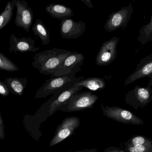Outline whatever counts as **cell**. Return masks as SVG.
Returning a JSON list of instances; mask_svg holds the SVG:
<instances>
[{"instance_id": "6da1fadb", "label": "cell", "mask_w": 152, "mask_h": 152, "mask_svg": "<svg viewBox=\"0 0 152 152\" xmlns=\"http://www.w3.org/2000/svg\"><path fill=\"white\" fill-rule=\"evenodd\" d=\"M69 50L54 48L45 50L34 54L32 65L45 76H50L54 73L72 53Z\"/></svg>"}, {"instance_id": "7a4b0ae2", "label": "cell", "mask_w": 152, "mask_h": 152, "mask_svg": "<svg viewBox=\"0 0 152 152\" xmlns=\"http://www.w3.org/2000/svg\"><path fill=\"white\" fill-rule=\"evenodd\" d=\"M84 78V76L76 77V75L50 78L46 79L43 85L37 90L35 98H46L49 95L63 92L73 87L74 84L78 83Z\"/></svg>"}, {"instance_id": "3957f363", "label": "cell", "mask_w": 152, "mask_h": 152, "mask_svg": "<svg viewBox=\"0 0 152 152\" xmlns=\"http://www.w3.org/2000/svg\"><path fill=\"white\" fill-rule=\"evenodd\" d=\"M98 99V96L91 91L79 92L75 94L68 101L60 107L58 110L70 112L91 109Z\"/></svg>"}, {"instance_id": "277c9868", "label": "cell", "mask_w": 152, "mask_h": 152, "mask_svg": "<svg viewBox=\"0 0 152 152\" xmlns=\"http://www.w3.org/2000/svg\"><path fill=\"white\" fill-rule=\"evenodd\" d=\"M103 114L104 116L115 121L125 124L139 126L143 125L142 119L129 111L117 106H106L101 104Z\"/></svg>"}, {"instance_id": "5b68a950", "label": "cell", "mask_w": 152, "mask_h": 152, "mask_svg": "<svg viewBox=\"0 0 152 152\" xmlns=\"http://www.w3.org/2000/svg\"><path fill=\"white\" fill-rule=\"evenodd\" d=\"M125 101L135 110L144 109L152 101V89L149 85H137L125 95Z\"/></svg>"}, {"instance_id": "8992f818", "label": "cell", "mask_w": 152, "mask_h": 152, "mask_svg": "<svg viewBox=\"0 0 152 152\" xmlns=\"http://www.w3.org/2000/svg\"><path fill=\"white\" fill-rule=\"evenodd\" d=\"M134 9L132 4L122 7L119 10L114 12L109 15L104 29L108 32H112L120 28H126L131 19Z\"/></svg>"}, {"instance_id": "52a82bcc", "label": "cell", "mask_w": 152, "mask_h": 152, "mask_svg": "<svg viewBox=\"0 0 152 152\" xmlns=\"http://www.w3.org/2000/svg\"><path fill=\"white\" fill-rule=\"evenodd\" d=\"M84 60L85 56L82 54L72 51L61 63L59 68L50 76V77L76 75L77 72L81 71V67Z\"/></svg>"}, {"instance_id": "ba28073f", "label": "cell", "mask_w": 152, "mask_h": 152, "mask_svg": "<svg viewBox=\"0 0 152 152\" xmlns=\"http://www.w3.org/2000/svg\"><path fill=\"white\" fill-rule=\"evenodd\" d=\"M12 2L17 9L14 21L15 25L29 32L34 19L32 8L28 6L27 2L25 1L12 0Z\"/></svg>"}, {"instance_id": "9c48e42d", "label": "cell", "mask_w": 152, "mask_h": 152, "mask_svg": "<svg viewBox=\"0 0 152 152\" xmlns=\"http://www.w3.org/2000/svg\"><path fill=\"white\" fill-rule=\"evenodd\" d=\"M80 124V119L77 117H70L65 118L57 127L50 146L52 147L56 145L72 135Z\"/></svg>"}, {"instance_id": "30bf717a", "label": "cell", "mask_w": 152, "mask_h": 152, "mask_svg": "<svg viewBox=\"0 0 152 152\" xmlns=\"http://www.w3.org/2000/svg\"><path fill=\"white\" fill-rule=\"evenodd\" d=\"M119 41V38L114 37L102 44L96 58L95 62L97 66H107L115 60L117 56V47Z\"/></svg>"}, {"instance_id": "8fae6325", "label": "cell", "mask_w": 152, "mask_h": 152, "mask_svg": "<svg viewBox=\"0 0 152 152\" xmlns=\"http://www.w3.org/2000/svg\"><path fill=\"white\" fill-rule=\"evenodd\" d=\"M86 23L83 21H76L71 18L61 21L60 35L64 39H76L84 34Z\"/></svg>"}, {"instance_id": "7c38bea8", "label": "cell", "mask_w": 152, "mask_h": 152, "mask_svg": "<svg viewBox=\"0 0 152 152\" xmlns=\"http://www.w3.org/2000/svg\"><path fill=\"white\" fill-rule=\"evenodd\" d=\"M83 88L84 87L82 86H74L63 92L53 95L48 100L50 103L49 117L52 116L60 107L68 101L75 94L80 92Z\"/></svg>"}, {"instance_id": "4fadbf2b", "label": "cell", "mask_w": 152, "mask_h": 152, "mask_svg": "<svg viewBox=\"0 0 152 152\" xmlns=\"http://www.w3.org/2000/svg\"><path fill=\"white\" fill-rule=\"evenodd\" d=\"M152 76V53L140 61L135 70L129 75L124 83L127 86L138 79L144 77L151 78Z\"/></svg>"}, {"instance_id": "5bb4252c", "label": "cell", "mask_w": 152, "mask_h": 152, "mask_svg": "<svg viewBox=\"0 0 152 152\" xmlns=\"http://www.w3.org/2000/svg\"><path fill=\"white\" fill-rule=\"evenodd\" d=\"M125 152H152V140L143 135L133 136L124 144Z\"/></svg>"}, {"instance_id": "9a60e30c", "label": "cell", "mask_w": 152, "mask_h": 152, "mask_svg": "<svg viewBox=\"0 0 152 152\" xmlns=\"http://www.w3.org/2000/svg\"><path fill=\"white\" fill-rule=\"evenodd\" d=\"M35 40L31 37L18 38L14 34L11 35L10 39V50L14 52L25 53L37 51L40 48L35 46Z\"/></svg>"}, {"instance_id": "2e32d148", "label": "cell", "mask_w": 152, "mask_h": 152, "mask_svg": "<svg viewBox=\"0 0 152 152\" xmlns=\"http://www.w3.org/2000/svg\"><path fill=\"white\" fill-rule=\"evenodd\" d=\"M45 10L52 18L61 21L69 18L74 15L71 8L59 4H50L46 6Z\"/></svg>"}, {"instance_id": "e0dca14e", "label": "cell", "mask_w": 152, "mask_h": 152, "mask_svg": "<svg viewBox=\"0 0 152 152\" xmlns=\"http://www.w3.org/2000/svg\"><path fill=\"white\" fill-rule=\"evenodd\" d=\"M3 82L8 87L10 93L21 96L26 86L27 80L26 78L10 77L6 79Z\"/></svg>"}, {"instance_id": "ac0fdd59", "label": "cell", "mask_w": 152, "mask_h": 152, "mask_svg": "<svg viewBox=\"0 0 152 152\" xmlns=\"http://www.w3.org/2000/svg\"><path fill=\"white\" fill-rule=\"evenodd\" d=\"M74 86H82L90 91H101L106 87V82L103 79L99 77H89L83 79L78 83L74 84Z\"/></svg>"}, {"instance_id": "d6986e66", "label": "cell", "mask_w": 152, "mask_h": 152, "mask_svg": "<svg viewBox=\"0 0 152 152\" xmlns=\"http://www.w3.org/2000/svg\"><path fill=\"white\" fill-rule=\"evenodd\" d=\"M32 29L34 35L40 37L42 45H47L49 44L50 41V31L42 20L37 19L32 26Z\"/></svg>"}, {"instance_id": "ffe728a7", "label": "cell", "mask_w": 152, "mask_h": 152, "mask_svg": "<svg viewBox=\"0 0 152 152\" xmlns=\"http://www.w3.org/2000/svg\"><path fill=\"white\" fill-rule=\"evenodd\" d=\"M137 40L142 45L152 41V14L150 22L140 28Z\"/></svg>"}, {"instance_id": "44dd1931", "label": "cell", "mask_w": 152, "mask_h": 152, "mask_svg": "<svg viewBox=\"0 0 152 152\" xmlns=\"http://www.w3.org/2000/svg\"><path fill=\"white\" fill-rule=\"evenodd\" d=\"M14 6L12 1L7 2L5 9L0 14V30L6 26L10 21L13 14Z\"/></svg>"}, {"instance_id": "7402d4cb", "label": "cell", "mask_w": 152, "mask_h": 152, "mask_svg": "<svg viewBox=\"0 0 152 152\" xmlns=\"http://www.w3.org/2000/svg\"><path fill=\"white\" fill-rule=\"evenodd\" d=\"M0 69L13 72L19 70V68L11 60L0 52Z\"/></svg>"}, {"instance_id": "603a6c76", "label": "cell", "mask_w": 152, "mask_h": 152, "mask_svg": "<svg viewBox=\"0 0 152 152\" xmlns=\"http://www.w3.org/2000/svg\"><path fill=\"white\" fill-rule=\"evenodd\" d=\"M10 93L8 87L0 79V95L5 97L9 95Z\"/></svg>"}, {"instance_id": "cb8c5ba5", "label": "cell", "mask_w": 152, "mask_h": 152, "mask_svg": "<svg viewBox=\"0 0 152 152\" xmlns=\"http://www.w3.org/2000/svg\"><path fill=\"white\" fill-rule=\"evenodd\" d=\"M5 131H4V125L3 119L2 117L0 112V139L3 140L5 138Z\"/></svg>"}, {"instance_id": "d4e9b609", "label": "cell", "mask_w": 152, "mask_h": 152, "mask_svg": "<svg viewBox=\"0 0 152 152\" xmlns=\"http://www.w3.org/2000/svg\"><path fill=\"white\" fill-rule=\"evenodd\" d=\"M121 149L115 147H110L103 152H119Z\"/></svg>"}, {"instance_id": "484cf974", "label": "cell", "mask_w": 152, "mask_h": 152, "mask_svg": "<svg viewBox=\"0 0 152 152\" xmlns=\"http://www.w3.org/2000/svg\"><path fill=\"white\" fill-rule=\"evenodd\" d=\"M80 1L84 3L88 8H93V7H94L91 0H80Z\"/></svg>"}, {"instance_id": "4316f807", "label": "cell", "mask_w": 152, "mask_h": 152, "mask_svg": "<svg viewBox=\"0 0 152 152\" xmlns=\"http://www.w3.org/2000/svg\"><path fill=\"white\" fill-rule=\"evenodd\" d=\"M97 150L96 149H86L80 151H70L69 152H97Z\"/></svg>"}, {"instance_id": "83f0119b", "label": "cell", "mask_w": 152, "mask_h": 152, "mask_svg": "<svg viewBox=\"0 0 152 152\" xmlns=\"http://www.w3.org/2000/svg\"><path fill=\"white\" fill-rule=\"evenodd\" d=\"M148 85L151 87L152 86V76L151 78V79L150 81H149V83H148Z\"/></svg>"}, {"instance_id": "f1b7e54d", "label": "cell", "mask_w": 152, "mask_h": 152, "mask_svg": "<svg viewBox=\"0 0 152 152\" xmlns=\"http://www.w3.org/2000/svg\"><path fill=\"white\" fill-rule=\"evenodd\" d=\"M119 152H124V151H121H121H120Z\"/></svg>"}]
</instances>
